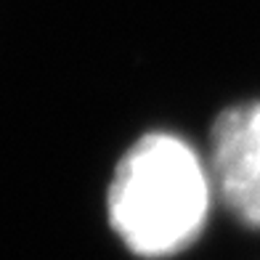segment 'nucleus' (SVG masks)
<instances>
[{
  "instance_id": "f257e3e1",
  "label": "nucleus",
  "mask_w": 260,
  "mask_h": 260,
  "mask_svg": "<svg viewBox=\"0 0 260 260\" xmlns=\"http://www.w3.org/2000/svg\"><path fill=\"white\" fill-rule=\"evenodd\" d=\"M212 178L173 133H146L125 151L106 197L109 223L133 255L170 257L202 234Z\"/></svg>"
},
{
  "instance_id": "f03ea898",
  "label": "nucleus",
  "mask_w": 260,
  "mask_h": 260,
  "mask_svg": "<svg viewBox=\"0 0 260 260\" xmlns=\"http://www.w3.org/2000/svg\"><path fill=\"white\" fill-rule=\"evenodd\" d=\"M210 178L231 215L260 229V99L234 104L212 122Z\"/></svg>"
}]
</instances>
